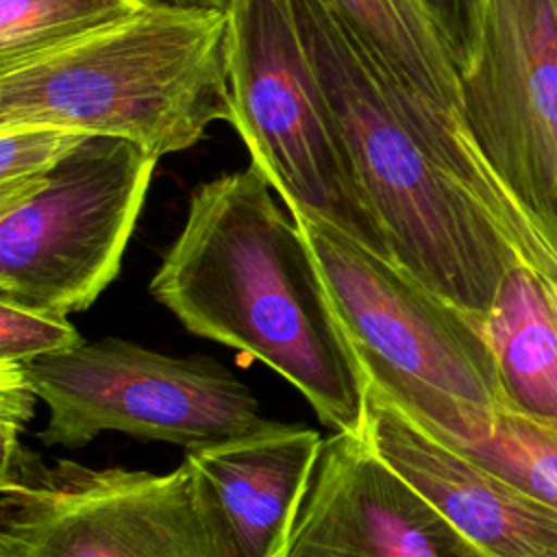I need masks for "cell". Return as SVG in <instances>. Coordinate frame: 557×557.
<instances>
[{
    "instance_id": "obj_5",
    "label": "cell",
    "mask_w": 557,
    "mask_h": 557,
    "mask_svg": "<svg viewBox=\"0 0 557 557\" xmlns=\"http://www.w3.org/2000/svg\"><path fill=\"white\" fill-rule=\"evenodd\" d=\"M231 126L287 211L322 220L389 259L294 0H231Z\"/></svg>"
},
{
    "instance_id": "obj_1",
    "label": "cell",
    "mask_w": 557,
    "mask_h": 557,
    "mask_svg": "<svg viewBox=\"0 0 557 557\" xmlns=\"http://www.w3.org/2000/svg\"><path fill=\"white\" fill-rule=\"evenodd\" d=\"M150 292L194 335L287 379L326 426L366 437L363 368L302 228L252 163L194 189Z\"/></svg>"
},
{
    "instance_id": "obj_8",
    "label": "cell",
    "mask_w": 557,
    "mask_h": 557,
    "mask_svg": "<svg viewBox=\"0 0 557 557\" xmlns=\"http://www.w3.org/2000/svg\"><path fill=\"white\" fill-rule=\"evenodd\" d=\"M159 157L91 135L0 207V300L54 315L89 309L117 276Z\"/></svg>"
},
{
    "instance_id": "obj_6",
    "label": "cell",
    "mask_w": 557,
    "mask_h": 557,
    "mask_svg": "<svg viewBox=\"0 0 557 557\" xmlns=\"http://www.w3.org/2000/svg\"><path fill=\"white\" fill-rule=\"evenodd\" d=\"M48 407L46 446L83 448L100 433L168 442L185 450L274 429L228 368L202 355H168L122 337H100L22 363Z\"/></svg>"
},
{
    "instance_id": "obj_20",
    "label": "cell",
    "mask_w": 557,
    "mask_h": 557,
    "mask_svg": "<svg viewBox=\"0 0 557 557\" xmlns=\"http://www.w3.org/2000/svg\"><path fill=\"white\" fill-rule=\"evenodd\" d=\"M35 389L30 387L22 363H0V429L2 453L20 446V431L33 418Z\"/></svg>"
},
{
    "instance_id": "obj_18",
    "label": "cell",
    "mask_w": 557,
    "mask_h": 557,
    "mask_svg": "<svg viewBox=\"0 0 557 557\" xmlns=\"http://www.w3.org/2000/svg\"><path fill=\"white\" fill-rule=\"evenodd\" d=\"M83 342L65 315L26 309L0 300V363H28L70 350Z\"/></svg>"
},
{
    "instance_id": "obj_12",
    "label": "cell",
    "mask_w": 557,
    "mask_h": 557,
    "mask_svg": "<svg viewBox=\"0 0 557 557\" xmlns=\"http://www.w3.org/2000/svg\"><path fill=\"white\" fill-rule=\"evenodd\" d=\"M322 437L300 424L187 450L198 494L231 557H285L311 490Z\"/></svg>"
},
{
    "instance_id": "obj_14",
    "label": "cell",
    "mask_w": 557,
    "mask_h": 557,
    "mask_svg": "<svg viewBox=\"0 0 557 557\" xmlns=\"http://www.w3.org/2000/svg\"><path fill=\"white\" fill-rule=\"evenodd\" d=\"M400 89L459 113L461 74L420 0H320Z\"/></svg>"
},
{
    "instance_id": "obj_13",
    "label": "cell",
    "mask_w": 557,
    "mask_h": 557,
    "mask_svg": "<svg viewBox=\"0 0 557 557\" xmlns=\"http://www.w3.org/2000/svg\"><path fill=\"white\" fill-rule=\"evenodd\" d=\"M490 346L503 403L557 420V302L553 285L524 263L503 278L479 320Z\"/></svg>"
},
{
    "instance_id": "obj_17",
    "label": "cell",
    "mask_w": 557,
    "mask_h": 557,
    "mask_svg": "<svg viewBox=\"0 0 557 557\" xmlns=\"http://www.w3.org/2000/svg\"><path fill=\"white\" fill-rule=\"evenodd\" d=\"M89 137V133L54 124L0 128V207L28 194Z\"/></svg>"
},
{
    "instance_id": "obj_4",
    "label": "cell",
    "mask_w": 557,
    "mask_h": 557,
    "mask_svg": "<svg viewBox=\"0 0 557 557\" xmlns=\"http://www.w3.org/2000/svg\"><path fill=\"white\" fill-rule=\"evenodd\" d=\"M294 215V213H292ZM368 385L418 424L503 403L481 322L344 231L294 215Z\"/></svg>"
},
{
    "instance_id": "obj_9",
    "label": "cell",
    "mask_w": 557,
    "mask_h": 557,
    "mask_svg": "<svg viewBox=\"0 0 557 557\" xmlns=\"http://www.w3.org/2000/svg\"><path fill=\"white\" fill-rule=\"evenodd\" d=\"M461 124L557 259V0H487Z\"/></svg>"
},
{
    "instance_id": "obj_15",
    "label": "cell",
    "mask_w": 557,
    "mask_h": 557,
    "mask_svg": "<svg viewBox=\"0 0 557 557\" xmlns=\"http://www.w3.org/2000/svg\"><path fill=\"white\" fill-rule=\"evenodd\" d=\"M431 435L557 509V420L498 405L468 409L453 429Z\"/></svg>"
},
{
    "instance_id": "obj_7",
    "label": "cell",
    "mask_w": 557,
    "mask_h": 557,
    "mask_svg": "<svg viewBox=\"0 0 557 557\" xmlns=\"http://www.w3.org/2000/svg\"><path fill=\"white\" fill-rule=\"evenodd\" d=\"M0 557H231L185 463L165 474L2 453Z\"/></svg>"
},
{
    "instance_id": "obj_16",
    "label": "cell",
    "mask_w": 557,
    "mask_h": 557,
    "mask_svg": "<svg viewBox=\"0 0 557 557\" xmlns=\"http://www.w3.org/2000/svg\"><path fill=\"white\" fill-rule=\"evenodd\" d=\"M148 0H0V70L139 11Z\"/></svg>"
},
{
    "instance_id": "obj_10",
    "label": "cell",
    "mask_w": 557,
    "mask_h": 557,
    "mask_svg": "<svg viewBox=\"0 0 557 557\" xmlns=\"http://www.w3.org/2000/svg\"><path fill=\"white\" fill-rule=\"evenodd\" d=\"M285 557H487L366 437L335 431Z\"/></svg>"
},
{
    "instance_id": "obj_3",
    "label": "cell",
    "mask_w": 557,
    "mask_h": 557,
    "mask_svg": "<svg viewBox=\"0 0 557 557\" xmlns=\"http://www.w3.org/2000/svg\"><path fill=\"white\" fill-rule=\"evenodd\" d=\"M233 122L231 15L148 0L139 11L0 70V128L54 124L122 137L154 157Z\"/></svg>"
},
{
    "instance_id": "obj_22",
    "label": "cell",
    "mask_w": 557,
    "mask_h": 557,
    "mask_svg": "<svg viewBox=\"0 0 557 557\" xmlns=\"http://www.w3.org/2000/svg\"><path fill=\"white\" fill-rule=\"evenodd\" d=\"M553 292H555V302H557V287H553Z\"/></svg>"
},
{
    "instance_id": "obj_19",
    "label": "cell",
    "mask_w": 557,
    "mask_h": 557,
    "mask_svg": "<svg viewBox=\"0 0 557 557\" xmlns=\"http://www.w3.org/2000/svg\"><path fill=\"white\" fill-rule=\"evenodd\" d=\"M444 37L459 74L472 63L485 20L487 0H420Z\"/></svg>"
},
{
    "instance_id": "obj_2",
    "label": "cell",
    "mask_w": 557,
    "mask_h": 557,
    "mask_svg": "<svg viewBox=\"0 0 557 557\" xmlns=\"http://www.w3.org/2000/svg\"><path fill=\"white\" fill-rule=\"evenodd\" d=\"M294 9L389 259L481 320L507 272L524 263L516 246L413 128L387 76L333 13L320 0H294Z\"/></svg>"
},
{
    "instance_id": "obj_21",
    "label": "cell",
    "mask_w": 557,
    "mask_h": 557,
    "mask_svg": "<svg viewBox=\"0 0 557 557\" xmlns=\"http://www.w3.org/2000/svg\"><path fill=\"white\" fill-rule=\"evenodd\" d=\"M172 2H191V4H211V7H222L226 9L231 0H172Z\"/></svg>"
},
{
    "instance_id": "obj_11",
    "label": "cell",
    "mask_w": 557,
    "mask_h": 557,
    "mask_svg": "<svg viewBox=\"0 0 557 557\" xmlns=\"http://www.w3.org/2000/svg\"><path fill=\"white\" fill-rule=\"evenodd\" d=\"M366 442L487 557H557V509L446 446L368 385Z\"/></svg>"
}]
</instances>
